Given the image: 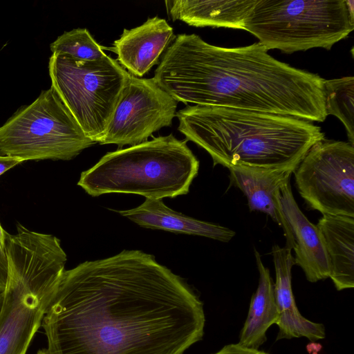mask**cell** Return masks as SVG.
Here are the masks:
<instances>
[{
  "label": "cell",
  "mask_w": 354,
  "mask_h": 354,
  "mask_svg": "<svg viewBox=\"0 0 354 354\" xmlns=\"http://www.w3.org/2000/svg\"><path fill=\"white\" fill-rule=\"evenodd\" d=\"M178 102L153 78L129 75L121 98L101 145L115 144L120 149L145 141L152 134L170 127Z\"/></svg>",
  "instance_id": "10"
},
{
  "label": "cell",
  "mask_w": 354,
  "mask_h": 354,
  "mask_svg": "<svg viewBox=\"0 0 354 354\" xmlns=\"http://www.w3.org/2000/svg\"><path fill=\"white\" fill-rule=\"evenodd\" d=\"M187 142L169 134L108 152L82 172L77 185L91 196L124 193L162 200L187 194L199 169Z\"/></svg>",
  "instance_id": "4"
},
{
  "label": "cell",
  "mask_w": 354,
  "mask_h": 354,
  "mask_svg": "<svg viewBox=\"0 0 354 354\" xmlns=\"http://www.w3.org/2000/svg\"><path fill=\"white\" fill-rule=\"evenodd\" d=\"M259 42L225 48L180 34L153 77L177 102L324 122V80L272 57Z\"/></svg>",
  "instance_id": "2"
},
{
  "label": "cell",
  "mask_w": 354,
  "mask_h": 354,
  "mask_svg": "<svg viewBox=\"0 0 354 354\" xmlns=\"http://www.w3.org/2000/svg\"><path fill=\"white\" fill-rule=\"evenodd\" d=\"M354 29L346 0H257L245 30L268 50H330Z\"/></svg>",
  "instance_id": "5"
},
{
  "label": "cell",
  "mask_w": 354,
  "mask_h": 354,
  "mask_svg": "<svg viewBox=\"0 0 354 354\" xmlns=\"http://www.w3.org/2000/svg\"><path fill=\"white\" fill-rule=\"evenodd\" d=\"M346 3L348 6L350 15L354 18V1L353 0H346Z\"/></svg>",
  "instance_id": "25"
},
{
  "label": "cell",
  "mask_w": 354,
  "mask_h": 354,
  "mask_svg": "<svg viewBox=\"0 0 354 354\" xmlns=\"http://www.w3.org/2000/svg\"><path fill=\"white\" fill-rule=\"evenodd\" d=\"M7 232H6L0 224V248L5 251V241Z\"/></svg>",
  "instance_id": "24"
},
{
  "label": "cell",
  "mask_w": 354,
  "mask_h": 354,
  "mask_svg": "<svg viewBox=\"0 0 354 354\" xmlns=\"http://www.w3.org/2000/svg\"><path fill=\"white\" fill-rule=\"evenodd\" d=\"M205 324L185 281L137 250L65 270L41 323L48 354H183Z\"/></svg>",
  "instance_id": "1"
},
{
  "label": "cell",
  "mask_w": 354,
  "mask_h": 354,
  "mask_svg": "<svg viewBox=\"0 0 354 354\" xmlns=\"http://www.w3.org/2000/svg\"><path fill=\"white\" fill-rule=\"evenodd\" d=\"M178 130L204 149L214 165L293 169L324 139L320 127L290 115L216 106H187Z\"/></svg>",
  "instance_id": "3"
},
{
  "label": "cell",
  "mask_w": 354,
  "mask_h": 354,
  "mask_svg": "<svg viewBox=\"0 0 354 354\" xmlns=\"http://www.w3.org/2000/svg\"><path fill=\"white\" fill-rule=\"evenodd\" d=\"M7 259L5 251L0 248V293L3 291L7 279Z\"/></svg>",
  "instance_id": "23"
},
{
  "label": "cell",
  "mask_w": 354,
  "mask_h": 354,
  "mask_svg": "<svg viewBox=\"0 0 354 354\" xmlns=\"http://www.w3.org/2000/svg\"><path fill=\"white\" fill-rule=\"evenodd\" d=\"M325 108L344 124L348 142L354 146V77L324 80Z\"/></svg>",
  "instance_id": "19"
},
{
  "label": "cell",
  "mask_w": 354,
  "mask_h": 354,
  "mask_svg": "<svg viewBox=\"0 0 354 354\" xmlns=\"http://www.w3.org/2000/svg\"><path fill=\"white\" fill-rule=\"evenodd\" d=\"M52 53H60L83 60H97L106 54L86 28L64 32L50 45Z\"/></svg>",
  "instance_id": "20"
},
{
  "label": "cell",
  "mask_w": 354,
  "mask_h": 354,
  "mask_svg": "<svg viewBox=\"0 0 354 354\" xmlns=\"http://www.w3.org/2000/svg\"><path fill=\"white\" fill-rule=\"evenodd\" d=\"M48 73L51 86L86 136L100 142L130 73L107 55L83 60L60 53L49 57Z\"/></svg>",
  "instance_id": "6"
},
{
  "label": "cell",
  "mask_w": 354,
  "mask_h": 354,
  "mask_svg": "<svg viewBox=\"0 0 354 354\" xmlns=\"http://www.w3.org/2000/svg\"><path fill=\"white\" fill-rule=\"evenodd\" d=\"M300 196L322 215L354 217V146L323 139L293 171Z\"/></svg>",
  "instance_id": "9"
},
{
  "label": "cell",
  "mask_w": 354,
  "mask_h": 354,
  "mask_svg": "<svg viewBox=\"0 0 354 354\" xmlns=\"http://www.w3.org/2000/svg\"><path fill=\"white\" fill-rule=\"evenodd\" d=\"M96 142L88 138L50 86L0 127V156L68 160Z\"/></svg>",
  "instance_id": "7"
},
{
  "label": "cell",
  "mask_w": 354,
  "mask_h": 354,
  "mask_svg": "<svg viewBox=\"0 0 354 354\" xmlns=\"http://www.w3.org/2000/svg\"><path fill=\"white\" fill-rule=\"evenodd\" d=\"M62 275L35 259L8 264L5 289L0 293V354L26 353Z\"/></svg>",
  "instance_id": "8"
},
{
  "label": "cell",
  "mask_w": 354,
  "mask_h": 354,
  "mask_svg": "<svg viewBox=\"0 0 354 354\" xmlns=\"http://www.w3.org/2000/svg\"><path fill=\"white\" fill-rule=\"evenodd\" d=\"M271 254L275 272L274 295L278 310L277 340L305 337L315 342L324 339V326L304 317L297 307L291 282V271L295 265L292 250L275 245Z\"/></svg>",
  "instance_id": "13"
},
{
  "label": "cell",
  "mask_w": 354,
  "mask_h": 354,
  "mask_svg": "<svg viewBox=\"0 0 354 354\" xmlns=\"http://www.w3.org/2000/svg\"><path fill=\"white\" fill-rule=\"evenodd\" d=\"M229 170L231 183L246 196L250 210L265 213L280 225L286 239V247L292 250L290 232L277 203L275 194L290 181L295 170L244 166L232 167Z\"/></svg>",
  "instance_id": "14"
},
{
  "label": "cell",
  "mask_w": 354,
  "mask_h": 354,
  "mask_svg": "<svg viewBox=\"0 0 354 354\" xmlns=\"http://www.w3.org/2000/svg\"><path fill=\"white\" fill-rule=\"evenodd\" d=\"M24 162L25 160L21 158L0 156V176L8 170Z\"/></svg>",
  "instance_id": "22"
},
{
  "label": "cell",
  "mask_w": 354,
  "mask_h": 354,
  "mask_svg": "<svg viewBox=\"0 0 354 354\" xmlns=\"http://www.w3.org/2000/svg\"><path fill=\"white\" fill-rule=\"evenodd\" d=\"M275 200L290 232L295 264L310 282L329 278V261L319 230L300 209L290 181L277 191Z\"/></svg>",
  "instance_id": "11"
},
{
  "label": "cell",
  "mask_w": 354,
  "mask_h": 354,
  "mask_svg": "<svg viewBox=\"0 0 354 354\" xmlns=\"http://www.w3.org/2000/svg\"><path fill=\"white\" fill-rule=\"evenodd\" d=\"M212 354H268L263 351L245 348L238 343L224 346L217 352Z\"/></svg>",
  "instance_id": "21"
},
{
  "label": "cell",
  "mask_w": 354,
  "mask_h": 354,
  "mask_svg": "<svg viewBox=\"0 0 354 354\" xmlns=\"http://www.w3.org/2000/svg\"><path fill=\"white\" fill-rule=\"evenodd\" d=\"M175 37L167 21L156 16L138 27L124 29L109 49L117 55V61L128 73L141 77L158 63Z\"/></svg>",
  "instance_id": "12"
},
{
  "label": "cell",
  "mask_w": 354,
  "mask_h": 354,
  "mask_svg": "<svg viewBox=\"0 0 354 354\" xmlns=\"http://www.w3.org/2000/svg\"><path fill=\"white\" fill-rule=\"evenodd\" d=\"M37 354H48L46 349L39 350Z\"/></svg>",
  "instance_id": "26"
},
{
  "label": "cell",
  "mask_w": 354,
  "mask_h": 354,
  "mask_svg": "<svg viewBox=\"0 0 354 354\" xmlns=\"http://www.w3.org/2000/svg\"><path fill=\"white\" fill-rule=\"evenodd\" d=\"M138 225L148 229L205 236L230 241L235 232L226 227L189 217L167 207L161 199H149L137 207L117 211Z\"/></svg>",
  "instance_id": "15"
},
{
  "label": "cell",
  "mask_w": 354,
  "mask_h": 354,
  "mask_svg": "<svg viewBox=\"0 0 354 354\" xmlns=\"http://www.w3.org/2000/svg\"><path fill=\"white\" fill-rule=\"evenodd\" d=\"M257 0H167V14L195 27L212 26L245 30Z\"/></svg>",
  "instance_id": "16"
},
{
  "label": "cell",
  "mask_w": 354,
  "mask_h": 354,
  "mask_svg": "<svg viewBox=\"0 0 354 354\" xmlns=\"http://www.w3.org/2000/svg\"><path fill=\"white\" fill-rule=\"evenodd\" d=\"M330 265L329 278L337 290L354 287V217L322 215L316 225Z\"/></svg>",
  "instance_id": "17"
},
{
  "label": "cell",
  "mask_w": 354,
  "mask_h": 354,
  "mask_svg": "<svg viewBox=\"0 0 354 354\" xmlns=\"http://www.w3.org/2000/svg\"><path fill=\"white\" fill-rule=\"evenodd\" d=\"M254 250L259 274V283L251 298L238 344L247 348L259 350L266 340L267 330L278 320V310L270 271L264 266L259 252L256 248Z\"/></svg>",
  "instance_id": "18"
}]
</instances>
